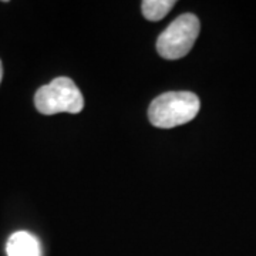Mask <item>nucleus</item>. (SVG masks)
Returning a JSON list of instances; mask_svg holds the SVG:
<instances>
[{
    "instance_id": "f257e3e1",
    "label": "nucleus",
    "mask_w": 256,
    "mask_h": 256,
    "mask_svg": "<svg viewBox=\"0 0 256 256\" xmlns=\"http://www.w3.org/2000/svg\"><path fill=\"white\" fill-rule=\"evenodd\" d=\"M200 98L190 92H171L158 96L148 108V117L158 128H174L196 117Z\"/></svg>"
},
{
    "instance_id": "f03ea898",
    "label": "nucleus",
    "mask_w": 256,
    "mask_h": 256,
    "mask_svg": "<svg viewBox=\"0 0 256 256\" xmlns=\"http://www.w3.org/2000/svg\"><path fill=\"white\" fill-rule=\"evenodd\" d=\"M34 104L38 112L44 116H53L58 112L77 114L84 107V98L72 78L57 77L37 90Z\"/></svg>"
},
{
    "instance_id": "7ed1b4c3",
    "label": "nucleus",
    "mask_w": 256,
    "mask_h": 256,
    "mask_svg": "<svg viewBox=\"0 0 256 256\" xmlns=\"http://www.w3.org/2000/svg\"><path fill=\"white\" fill-rule=\"evenodd\" d=\"M200 20L194 14L186 13L175 18L156 40L160 56L166 60H178L188 54L200 34Z\"/></svg>"
},
{
    "instance_id": "20e7f679",
    "label": "nucleus",
    "mask_w": 256,
    "mask_h": 256,
    "mask_svg": "<svg viewBox=\"0 0 256 256\" xmlns=\"http://www.w3.org/2000/svg\"><path fill=\"white\" fill-rule=\"evenodd\" d=\"M8 256H43L38 239L24 230L14 232L6 245Z\"/></svg>"
},
{
    "instance_id": "39448f33",
    "label": "nucleus",
    "mask_w": 256,
    "mask_h": 256,
    "mask_svg": "<svg viewBox=\"0 0 256 256\" xmlns=\"http://www.w3.org/2000/svg\"><path fill=\"white\" fill-rule=\"evenodd\" d=\"M175 4L174 0H146L142 2V14L146 20L158 22L164 18Z\"/></svg>"
},
{
    "instance_id": "423d86ee",
    "label": "nucleus",
    "mask_w": 256,
    "mask_h": 256,
    "mask_svg": "<svg viewBox=\"0 0 256 256\" xmlns=\"http://www.w3.org/2000/svg\"><path fill=\"white\" fill-rule=\"evenodd\" d=\"M2 77H3V67H2V62H0V82H2Z\"/></svg>"
}]
</instances>
